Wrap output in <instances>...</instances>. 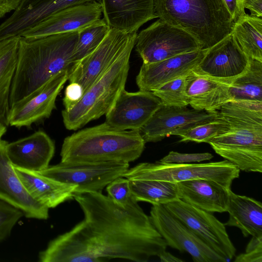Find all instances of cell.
<instances>
[{"mask_svg": "<svg viewBox=\"0 0 262 262\" xmlns=\"http://www.w3.org/2000/svg\"><path fill=\"white\" fill-rule=\"evenodd\" d=\"M73 198L84 219L63 235L82 262H145L166 250L165 240L134 199L122 206L102 192H74Z\"/></svg>", "mask_w": 262, "mask_h": 262, "instance_id": "cell-1", "label": "cell"}, {"mask_svg": "<svg viewBox=\"0 0 262 262\" xmlns=\"http://www.w3.org/2000/svg\"><path fill=\"white\" fill-rule=\"evenodd\" d=\"M78 36V31H72L36 39L20 37L9 96L10 108L61 72L72 70Z\"/></svg>", "mask_w": 262, "mask_h": 262, "instance_id": "cell-2", "label": "cell"}, {"mask_svg": "<svg viewBox=\"0 0 262 262\" xmlns=\"http://www.w3.org/2000/svg\"><path fill=\"white\" fill-rule=\"evenodd\" d=\"M217 111L228 129L207 143L239 170L262 172V102L231 101Z\"/></svg>", "mask_w": 262, "mask_h": 262, "instance_id": "cell-3", "label": "cell"}, {"mask_svg": "<svg viewBox=\"0 0 262 262\" xmlns=\"http://www.w3.org/2000/svg\"><path fill=\"white\" fill-rule=\"evenodd\" d=\"M145 144L139 130L119 129L104 122L66 137L61 147V162L129 163L140 157Z\"/></svg>", "mask_w": 262, "mask_h": 262, "instance_id": "cell-4", "label": "cell"}, {"mask_svg": "<svg viewBox=\"0 0 262 262\" xmlns=\"http://www.w3.org/2000/svg\"><path fill=\"white\" fill-rule=\"evenodd\" d=\"M157 17L190 34L202 49L230 34L234 21L224 0H154Z\"/></svg>", "mask_w": 262, "mask_h": 262, "instance_id": "cell-5", "label": "cell"}, {"mask_svg": "<svg viewBox=\"0 0 262 262\" xmlns=\"http://www.w3.org/2000/svg\"><path fill=\"white\" fill-rule=\"evenodd\" d=\"M137 33H134L126 46L106 72L83 94L75 105L63 110V122L68 130H76L91 121L105 115L121 91L125 88L129 69V58Z\"/></svg>", "mask_w": 262, "mask_h": 262, "instance_id": "cell-6", "label": "cell"}, {"mask_svg": "<svg viewBox=\"0 0 262 262\" xmlns=\"http://www.w3.org/2000/svg\"><path fill=\"white\" fill-rule=\"evenodd\" d=\"M240 170L225 160L205 163L144 162L128 168L122 177L129 180H154L173 183L194 179L212 181L231 189L233 181L239 177Z\"/></svg>", "mask_w": 262, "mask_h": 262, "instance_id": "cell-7", "label": "cell"}, {"mask_svg": "<svg viewBox=\"0 0 262 262\" xmlns=\"http://www.w3.org/2000/svg\"><path fill=\"white\" fill-rule=\"evenodd\" d=\"M135 46L143 63L202 49L190 34L161 19L137 34Z\"/></svg>", "mask_w": 262, "mask_h": 262, "instance_id": "cell-8", "label": "cell"}, {"mask_svg": "<svg viewBox=\"0 0 262 262\" xmlns=\"http://www.w3.org/2000/svg\"><path fill=\"white\" fill-rule=\"evenodd\" d=\"M129 166V163L123 161L60 162L38 172L59 182L77 186L74 192H102L103 189L112 181L122 177Z\"/></svg>", "mask_w": 262, "mask_h": 262, "instance_id": "cell-9", "label": "cell"}, {"mask_svg": "<svg viewBox=\"0 0 262 262\" xmlns=\"http://www.w3.org/2000/svg\"><path fill=\"white\" fill-rule=\"evenodd\" d=\"M150 218L167 246L186 252L195 262L228 261L197 235L184 223L171 213L164 205H154Z\"/></svg>", "mask_w": 262, "mask_h": 262, "instance_id": "cell-10", "label": "cell"}, {"mask_svg": "<svg viewBox=\"0 0 262 262\" xmlns=\"http://www.w3.org/2000/svg\"><path fill=\"white\" fill-rule=\"evenodd\" d=\"M164 206L219 254L228 260L235 256L236 249L229 238L225 225L211 213L179 199Z\"/></svg>", "mask_w": 262, "mask_h": 262, "instance_id": "cell-11", "label": "cell"}, {"mask_svg": "<svg viewBox=\"0 0 262 262\" xmlns=\"http://www.w3.org/2000/svg\"><path fill=\"white\" fill-rule=\"evenodd\" d=\"M249 65V58L242 51L231 33L207 49L192 71L230 85L248 70Z\"/></svg>", "mask_w": 262, "mask_h": 262, "instance_id": "cell-12", "label": "cell"}, {"mask_svg": "<svg viewBox=\"0 0 262 262\" xmlns=\"http://www.w3.org/2000/svg\"><path fill=\"white\" fill-rule=\"evenodd\" d=\"M134 33L111 28L98 47L73 67L70 82L80 84L84 94L117 59Z\"/></svg>", "mask_w": 262, "mask_h": 262, "instance_id": "cell-13", "label": "cell"}, {"mask_svg": "<svg viewBox=\"0 0 262 262\" xmlns=\"http://www.w3.org/2000/svg\"><path fill=\"white\" fill-rule=\"evenodd\" d=\"M220 117L218 111L208 112L185 107L162 104L140 128L146 142H156L181 130L207 123Z\"/></svg>", "mask_w": 262, "mask_h": 262, "instance_id": "cell-14", "label": "cell"}, {"mask_svg": "<svg viewBox=\"0 0 262 262\" xmlns=\"http://www.w3.org/2000/svg\"><path fill=\"white\" fill-rule=\"evenodd\" d=\"M71 70L61 72L42 88L10 107L8 126L30 127L49 118L56 107V99L68 80Z\"/></svg>", "mask_w": 262, "mask_h": 262, "instance_id": "cell-15", "label": "cell"}, {"mask_svg": "<svg viewBox=\"0 0 262 262\" xmlns=\"http://www.w3.org/2000/svg\"><path fill=\"white\" fill-rule=\"evenodd\" d=\"M152 92H129L123 89L105 114V122L121 130H139L161 106Z\"/></svg>", "mask_w": 262, "mask_h": 262, "instance_id": "cell-16", "label": "cell"}, {"mask_svg": "<svg viewBox=\"0 0 262 262\" xmlns=\"http://www.w3.org/2000/svg\"><path fill=\"white\" fill-rule=\"evenodd\" d=\"M101 4L90 1L65 8L25 32L21 37L36 39L51 35L78 31L101 18Z\"/></svg>", "mask_w": 262, "mask_h": 262, "instance_id": "cell-17", "label": "cell"}, {"mask_svg": "<svg viewBox=\"0 0 262 262\" xmlns=\"http://www.w3.org/2000/svg\"><path fill=\"white\" fill-rule=\"evenodd\" d=\"M101 0H23L13 13L0 25V41L21 37L52 14L68 7Z\"/></svg>", "mask_w": 262, "mask_h": 262, "instance_id": "cell-18", "label": "cell"}, {"mask_svg": "<svg viewBox=\"0 0 262 262\" xmlns=\"http://www.w3.org/2000/svg\"><path fill=\"white\" fill-rule=\"evenodd\" d=\"M7 143L0 139V200L20 210L27 218L47 220L49 208L26 189L7 156Z\"/></svg>", "mask_w": 262, "mask_h": 262, "instance_id": "cell-19", "label": "cell"}, {"mask_svg": "<svg viewBox=\"0 0 262 262\" xmlns=\"http://www.w3.org/2000/svg\"><path fill=\"white\" fill-rule=\"evenodd\" d=\"M207 50L181 54L156 62L143 63L136 77L139 90L151 92L169 81L187 76L201 61Z\"/></svg>", "mask_w": 262, "mask_h": 262, "instance_id": "cell-20", "label": "cell"}, {"mask_svg": "<svg viewBox=\"0 0 262 262\" xmlns=\"http://www.w3.org/2000/svg\"><path fill=\"white\" fill-rule=\"evenodd\" d=\"M54 151V142L41 130L15 141L8 142L6 145L7 156L14 167L37 172L49 166Z\"/></svg>", "mask_w": 262, "mask_h": 262, "instance_id": "cell-21", "label": "cell"}, {"mask_svg": "<svg viewBox=\"0 0 262 262\" xmlns=\"http://www.w3.org/2000/svg\"><path fill=\"white\" fill-rule=\"evenodd\" d=\"M103 18L111 28L126 33L137 32L157 16L154 0H101Z\"/></svg>", "mask_w": 262, "mask_h": 262, "instance_id": "cell-22", "label": "cell"}, {"mask_svg": "<svg viewBox=\"0 0 262 262\" xmlns=\"http://www.w3.org/2000/svg\"><path fill=\"white\" fill-rule=\"evenodd\" d=\"M176 183L178 199L181 201L210 213L227 211L231 189L206 179Z\"/></svg>", "mask_w": 262, "mask_h": 262, "instance_id": "cell-23", "label": "cell"}, {"mask_svg": "<svg viewBox=\"0 0 262 262\" xmlns=\"http://www.w3.org/2000/svg\"><path fill=\"white\" fill-rule=\"evenodd\" d=\"M229 86L192 71L186 76L185 91L189 105L193 108L215 112L232 101Z\"/></svg>", "mask_w": 262, "mask_h": 262, "instance_id": "cell-24", "label": "cell"}, {"mask_svg": "<svg viewBox=\"0 0 262 262\" xmlns=\"http://www.w3.org/2000/svg\"><path fill=\"white\" fill-rule=\"evenodd\" d=\"M14 168L29 194L49 209L73 199L77 186L59 182L36 171Z\"/></svg>", "mask_w": 262, "mask_h": 262, "instance_id": "cell-25", "label": "cell"}, {"mask_svg": "<svg viewBox=\"0 0 262 262\" xmlns=\"http://www.w3.org/2000/svg\"><path fill=\"white\" fill-rule=\"evenodd\" d=\"M229 219L225 226L239 229L245 237H262V204L253 198L236 194L231 190L227 209Z\"/></svg>", "mask_w": 262, "mask_h": 262, "instance_id": "cell-26", "label": "cell"}, {"mask_svg": "<svg viewBox=\"0 0 262 262\" xmlns=\"http://www.w3.org/2000/svg\"><path fill=\"white\" fill-rule=\"evenodd\" d=\"M20 37L0 41V121L8 126L9 96L15 71Z\"/></svg>", "mask_w": 262, "mask_h": 262, "instance_id": "cell-27", "label": "cell"}, {"mask_svg": "<svg viewBox=\"0 0 262 262\" xmlns=\"http://www.w3.org/2000/svg\"><path fill=\"white\" fill-rule=\"evenodd\" d=\"M232 33L248 57L262 61L261 17L245 13L235 22Z\"/></svg>", "mask_w": 262, "mask_h": 262, "instance_id": "cell-28", "label": "cell"}, {"mask_svg": "<svg viewBox=\"0 0 262 262\" xmlns=\"http://www.w3.org/2000/svg\"><path fill=\"white\" fill-rule=\"evenodd\" d=\"M249 60L248 70L230 84L232 101L262 102V61L251 58Z\"/></svg>", "mask_w": 262, "mask_h": 262, "instance_id": "cell-29", "label": "cell"}, {"mask_svg": "<svg viewBox=\"0 0 262 262\" xmlns=\"http://www.w3.org/2000/svg\"><path fill=\"white\" fill-rule=\"evenodd\" d=\"M129 186L134 199L138 202L164 205L178 199L176 183L154 180H129Z\"/></svg>", "mask_w": 262, "mask_h": 262, "instance_id": "cell-30", "label": "cell"}, {"mask_svg": "<svg viewBox=\"0 0 262 262\" xmlns=\"http://www.w3.org/2000/svg\"><path fill=\"white\" fill-rule=\"evenodd\" d=\"M110 29L104 18H101L78 31V39L73 54L74 66L98 47Z\"/></svg>", "mask_w": 262, "mask_h": 262, "instance_id": "cell-31", "label": "cell"}, {"mask_svg": "<svg viewBox=\"0 0 262 262\" xmlns=\"http://www.w3.org/2000/svg\"><path fill=\"white\" fill-rule=\"evenodd\" d=\"M228 129V123L220 116L213 121L181 130L175 135L181 138L180 142L207 143L211 139L224 134Z\"/></svg>", "mask_w": 262, "mask_h": 262, "instance_id": "cell-32", "label": "cell"}, {"mask_svg": "<svg viewBox=\"0 0 262 262\" xmlns=\"http://www.w3.org/2000/svg\"><path fill=\"white\" fill-rule=\"evenodd\" d=\"M186 76L169 81L151 92L160 99L163 105L187 106L189 103L185 91Z\"/></svg>", "mask_w": 262, "mask_h": 262, "instance_id": "cell-33", "label": "cell"}, {"mask_svg": "<svg viewBox=\"0 0 262 262\" xmlns=\"http://www.w3.org/2000/svg\"><path fill=\"white\" fill-rule=\"evenodd\" d=\"M24 215L20 210L0 200V242L9 236Z\"/></svg>", "mask_w": 262, "mask_h": 262, "instance_id": "cell-34", "label": "cell"}, {"mask_svg": "<svg viewBox=\"0 0 262 262\" xmlns=\"http://www.w3.org/2000/svg\"><path fill=\"white\" fill-rule=\"evenodd\" d=\"M108 196L116 204L124 206L133 199L130 186L129 180L123 177H119L106 186Z\"/></svg>", "mask_w": 262, "mask_h": 262, "instance_id": "cell-35", "label": "cell"}, {"mask_svg": "<svg viewBox=\"0 0 262 262\" xmlns=\"http://www.w3.org/2000/svg\"><path fill=\"white\" fill-rule=\"evenodd\" d=\"M213 156L209 152L183 154L171 151L159 161L166 163H188L210 160Z\"/></svg>", "mask_w": 262, "mask_h": 262, "instance_id": "cell-36", "label": "cell"}, {"mask_svg": "<svg viewBox=\"0 0 262 262\" xmlns=\"http://www.w3.org/2000/svg\"><path fill=\"white\" fill-rule=\"evenodd\" d=\"M235 262H262V237L252 236L248 244L245 253L237 255Z\"/></svg>", "mask_w": 262, "mask_h": 262, "instance_id": "cell-37", "label": "cell"}, {"mask_svg": "<svg viewBox=\"0 0 262 262\" xmlns=\"http://www.w3.org/2000/svg\"><path fill=\"white\" fill-rule=\"evenodd\" d=\"M82 88L80 84L76 82H70L66 87L63 104L65 110H69L77 104L83 95Z\"/></svg>", "mask_w": 262, "mask_h": 262, "instance_id": "cell-38", "label": "cell"}, {"mask_svg": "<svg viewBox=\"0 0 262 262\" xmlns=\"http://www.w3.org/2000/svg\"><path fill=\"white\" fill-rule=\"evenodd\" d=\"M224 1L234 23L246 13L242 4V0Z\"/></svg>", "mask_w": 262, "mask_h": 262, "instance_id": "cell-39", "label": "cell"}, {"mask_svg": "<svg viewBox=\"0 0 262 262\" xmlns=\"http://www.w3.org/2000/svg\"><path fill=\"white\" fill-rule=\"evenodd\" d=\"M242 4L244 9L250 11L251 15L261 17L262 0H242Z\"/></svg>", "mask_w": 262, "mask_h": 262, "instance_id": "cell-40", "label": "cell"}, {"mask_svg": "<svg viewBox=\"0 0 262 262\" xmlns=\"http://www.w3.org/2000/svg\"><path fill=\"white\" fill-rule=\"evenodd\" d=\"M23 0H0V18L6 13L15 10Z\"/></svg>", "mask_w": 262, "mask_h": 262, "instance_id": "cell-41", "label": "cell"}, {"mask_svg": "<svg viewBox=\"0 0 262 262\" xmlns=\"http://www.w3.org/2000/svg\"><path fill=\"white\" fill-rule=\"evenodd\" d=\"M161 261L162 262H183V260L180 259L167 252L166 250L163 251L159 256Z\"/></svg>", "mask_w": 262, "mask_h": 262, "instance_id": "cell-42", "label": "cell"}, {"mask_svg": "<svg viewBox=\"0 0 262 262\" xmlns=\"http://www.w3.org/2000/svg\"><path fill=\"white\" fill-rule=\"evenodd\" d=\"M7 126L0 121V139L7 132Z\"/></svg>", "mask_w": 262, "mask_h": 262, "instance_id": "cell-43", "label": "cell"}]
</instances>
